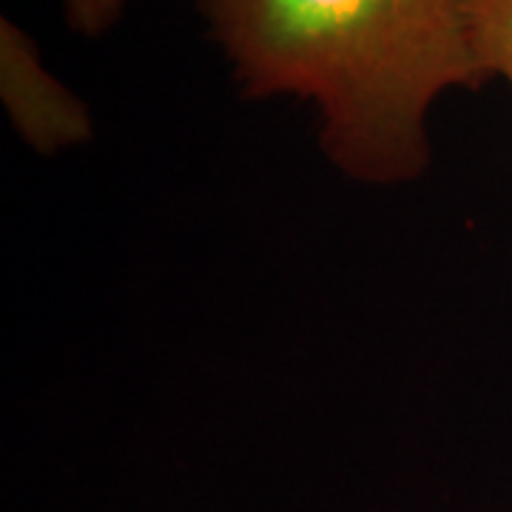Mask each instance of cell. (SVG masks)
Instances as JSON below:
<instances>
[{
	"instance_id": "cell-3",
	"label": "cell",
	"mask_w": 512,
	"mask_h": 512,
	"mask_svg": "<svg viewBox=\"0 0 512 512\" xmlns=\"http://www.w3.org/2000/svg\"><path fill=\"white\" fill-rule=\"evenodd\" d=\"M476 52L487 80L512 89V0H476Z\"/></svg>"
},
{
	"instance_id": "cell-2",
	"label": "cell",
	"mask_w": 512,
	"mask_h": 512,
	"mask_svg": "<svg viewBox=\"0 0 512 512\" xmlns=\"http://www.w3.org/2000/svg\"><path fill=\"white\" fill-rule=\"evenodd\" d=\"M0 100L20 140L43 157L94 137L86 100L49 72L35 40L9 18L0 20Z\"/></svg>"
},
{
	"instance_id": "cell-4",
	"label": "cell",
	"mask_w": 512,
	"mask_h": 512,
	"mask_svg": "<svg viewBox=\"0 0 512 512\" xmlns=\"http://www.w3.org/2000/svg\"><path fill=\"white\" fill-rule=\"evenodd\" d=\"M63 18L74 35L103 37L120 23L128 0H60Z\"/></svg>"
},
{
	"instance_id": "cell-1",
	"label": "cell",
	"mask_w": 512,
	"mask_h": 512,
	"mask_svg": "<svg viewBox=\"0 0 512 512\" xmlns=\"http://www.w3.org/2000/svg\"><path fill=\"white\" fill-rule=\"evenodd\" d=\"M237 89L316 109L328 163L362 185L430 165V111L487 83L476 0H191Z\"/></svg>"
}]
</instances>
